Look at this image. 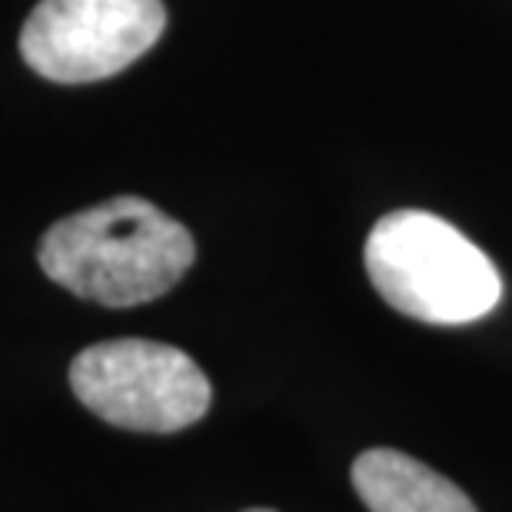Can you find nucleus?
Masks as SVG:
<instances>
[{"label": "nucleus", "instance_id": "obj_1", "mask_svg": "<svg viewBox=\"0 0 512 512\" xmlns=\"http://www.w3.org/2000/svg\"><path fill=\"white\" fill-rule=\"evenodd\" d=\"M190 230L140 197H114L54 223L40 270L80 300L140 306L170 293L193 266Z\"/></svg>", "mask_w": 512, "mask_h": 512}, {"label": "nucleus", "instance_id": "obj_2", "mask_svg": "<svg viewBox=\"0 0 512 512\" xmlns=\"http://www.w3.org/2000/svg\"><path fill=\"white\" fill-rule=\"evenodd\" d=\"M363 260L376 293L419 323H476L503 300L496 263L453 223L426 210L386 213L366 237Z\"/></svg>", "mask_w": 512, "mask_h": 512}, {"label": "nucleus", "instance_id": "obj_3", "mask_svg": "<svg viewBox=\"0 0 512 512\" xmlns=\"http://www.w3.org/2000/svg\"><path fill=\"white\" fill-rule=\"evenodd\" d=\"M74 396L110 426L133 433H177L200 423L213 389L187 353L153 340L87 346L70 363Z\"/></svg>", "mask_w": 512, "mask_h": 512}, {"label": "nucleus", "instance_id": "obj_4", "mask_svg": "<svg viewBox=\"0 0 512 512\" xmlns=\"http://www.w3.org/2000/svg\"><path fill=\"white\" fill-rule=\"evenodd\" d=\"M163 30L160 0H40L20 30V57L54 84H97L137 64Z\"/></svg>", "mask_w": 512, "mask_h": 512}, {"label": "nucleus", "instance_id": "obj_5", "mask_svg": "<svg viewBox=\"0 0 512 512\" xmlns=\"http://www.w3.org/2000/svg\"><path fill=\"white\" fill-rule=\"evenodd\" d=\"M353 486L370 512H476L456 483L396 449H366L353 463Z\"/></svg>", "mask_w": 512, "mask_h": 512}, {"label": "nucleus", "instance_id": "obj_6", "mask_svg": "<svg viewBox=\"0 0 512 512\" xmlns=\"http://www.w3.org/2000/svg\"><path fill=\"white\" fill-rule=\"evenodd\" d=\"M247 512H273V509H247Z\"/></svg>", "mask_w": 512, "mask_h": 512}]
</instances>
